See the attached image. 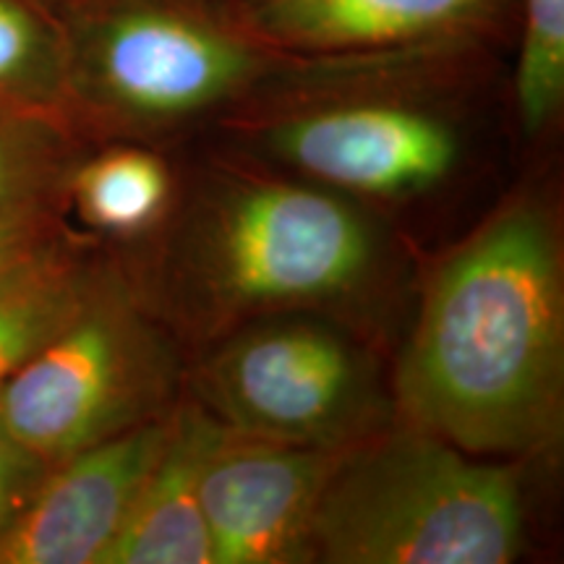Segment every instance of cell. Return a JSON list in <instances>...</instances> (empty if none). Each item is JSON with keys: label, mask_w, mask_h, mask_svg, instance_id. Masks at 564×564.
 <instances>
[{"label": "cell", "mask_w": 564, "mask_h": 564, "mask_svg": "<svg viewBox=\"0 0 564 564\" xmlns=\"http://www.w3.org/2000/svg\"><path fill=\"white\" fill-rule=\"evenodd\" d=\"M79 144L61 126L0 112V215L66 207Z\"/></svg>", "instance_id": "obj_14"}, {"label": "cell", "mask_w": 564, "mask_h": 564, "mask_svg": "<svg viewBox=\"0 0 564 564\" xmlns=\"http://www.w3.org/2000/svg\"><path fill=\"white\" fill-rule=\"evenodd\" d=\"M63 230L61 212H9L0 215V274L24 262Z\"/></svg>", "instance_id": "obj_17"}, {"label": "cell", "mask_w": 564, "mask_h": 564, "mask_svg": "<svg viewBox=\"0 0 564 564\" xmlns=\"http://www.w3.org/2000/svg\"><path fill=\"white\" fill-rule=\"evenodd\" d=\"M100 262L68 241L51 243L0 274V390L30 364L87 299Z\"/></svg>", "instance_id": "obj_11"}, {"label": "cell", "mask_w": 564, "mask_h": 564, "mask_svg": "<svg viewBox=\"0 0 564 564\" xmlns=\"http://www.w3.org/2000/svg\"><path fill=\"white\" fill-rule=\"evenodd\" d=\"M171 423L144 421L53 463L0 539V564H102Z\"/></svg>", "instance_id": "obj_8"}, {"label": "cell", "mask_w": 564, "mask_h": 564, "mask_svg": "<svg viewBox=\"0 0 564 564\" xmlns=\"http://www.w3.org/2000/svg\"><path fill=\"white\" fill-rule=\"evenodd\" d=\"M564 278L533 202L494 215L436 272L398 371L411 429L476 457L533 455L562 426Z\"/></svg>", "instance_id": "obj_1"}, {"label": "cell", "mask_w": 564, "mask_h": 564, "mask_svg": "<svg viewBox=\"0 0 564 564\" xmlns=\"http://www.w3.org/2000/svg\"><path fill=\"white\" fill-rule=\"evenodd\" d=\"M165 167L154 154L137 147H110L87 160H76L68 175L66 202L95 230L131 236L158 220L167 202Z\"/></svg>", "instance_id": "obj_13"}, {"label": "cell", "mask_w": 564, "mask_h": 564, "mask_svg": "<svg viewBox=\"0 0 564 564\" xmlns=\"http://www.w3.org/2000/svg\"><path fill=\"white\" fill-rule=\"evenodd\" d=\"M0 112L79 137L70 112L66 32L47 0H0Z\"/></svg>", "instance_id": "obj_12"}, {"label": "cell", "mask_w": 564, "mask_h": 564, "mask_svg": "<svg viewBox=\"0 0 564 564\" xmlns=\"http://www.w3.org/2000/svg\"><path fill=\"white\" fill-rule=\"evenodd\" d=\"M202 394L225 426L295 444H352L373 411L361 352L308 319L232 337L202 369Z\"/></svg>", "instance_id": "obj_6"}, {"label": "cell", "mask_w": 564, "mask_h": 564, "mask_svg": "<svg viewBox=\"0 0 564 564\" xmlns=\"http://www.w3.org/2000/svg\"><path fill=\"white\" fill-rule=\"evenodd\" d=\"M350 447L267 440L223 423L199 474L212 564L308 560L316 505Z\"/></svg>", "instance_id": "obj_7"}, {"label": "cell", "mask_w": 564, "mask_h": 564, "mask_svg": "<svg viewBox=\"0 0 564 564\" xmlns=\"http://www.w3.org/2000/svg\"><path fill=\"white\" fill-rule=\"evenodd\" d=\"M51 463L24 447L9 429L0 423V539L9 533L17 518L30 505Z\"/></svg>", "instance_id": "obj_16"}, {"label": "cell", "mask_w": 564, "mask_h": 564, "mask_svg": "<svg viewBox=\"0 0 564 564\" xmlns=\"http://www.w3.org/2000/svg\"><path fill=\"white\" fill-rule=\"evenodd\" d=\"M520 544L512 470L419 429L352 444L308 533V554L335 564H505Z\"/></svg>", "instance_id": "obj_3"}, {"label": "cell", "mask_w": 564, "mask_h": 564, "mask_svg": "<svg viewBox=\"0 0 564 564\" xmlns=\"http://www.w3.org/2000/svg\"><path fill=\"white\" fill-rule=\"evenodd\" d=\"M76 133L152 129L249 102L293 55L236 0H58Z\"/></svg>", "instance_id": "obj_2"}, {"label": "cell", "mask_w": 564, "mask_h": 564, "mask_svg": "<svg viewBox=\"0 0 564 564\" xmlns=\"http://www.w3.org/2000/svg\"><path fill=\"white\" fill-rule=\"evenodd\" d=\"M223 421L207 411H183L102 564H212V544L199 502V474Z\"/></svg>", "instance_id": "obj_10"}, {"label": "cell", "mask_w": 564, "mask_h": 564, "mask_svg": "<svg viewBox=\"0 0 564 564\" xmlns=\"http://www.w3.org/2000/svg\"><path fill=\"white\" fill-rule=\"evenodd\" d=\"M47 3H51V6H53V9H55V6H58V0H47Z\"/></svg>", "instance_id": "obj_18"}, {"label": "cell", "mask_w": 564, "mask_h": 564, "mask_svg": "<svg viewBox=\"0 0 564 564\" xmlns=\"http://www.w3.org/2000/svg\"><path fill=\"white\" fill-rule=\"evenodd\" d=\"M371 253V232L348 204L295 183H253L212 212L196 264L217 301L243 308L348 291Z\"/></svg>", "instance_id": "obj_5"}, {"label": "cell", "mask_w": 564, "mask_h": 564, "mask_svg": "<svg viewBox=\"0 0 564 564\" xmlns=\"http://www.w3.org/2000/svg\"><path fill=\"white\" fill-rule=\"evenodd\" d=\"M512 105L525 137L554 126L564 105V0H518Z\"/></svg>", "instance_id": "obj_15"}, {"label": "cell", "mask_w": 564, "mask_h": 564, "mask_svg": "<svg viewBox=\"0 0 564 564\" xmlns=\"http://www.w3.org/2000/svg\"><path fill=\"white\" fill-rule=\"evenodd\" d=\"M171 384V350L100 264L79 312L0 390V423L53 465L158 419Z\"/></svg>", "instance_id": "obj_4"}, {"label": "cell", "mask_w": 564, "mask_h": 564, "mask_svg": "<svg viewBox=\"0 0 564 564\" xmlns=\"http://www.w3.org/2000/svg\"><path fill=\"white\" fill-rule=\"evenodd\" d=\"M243 24L274 51L333 58L486 42L514 32L518 0H236Z\"/></svg>", "instance_id": "obj_9"}]
</instances>
